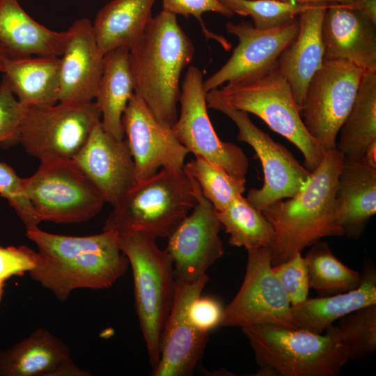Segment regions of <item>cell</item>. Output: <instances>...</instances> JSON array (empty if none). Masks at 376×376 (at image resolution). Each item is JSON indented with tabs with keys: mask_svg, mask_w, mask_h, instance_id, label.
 Returning a JSON list of instances; mask_svg holds the SVG:
<instances>
[{
	"mask_svg": "<svg viewBox=\"0 0 376 376\" xmlns=\"http://www.w3.org/2000/svg\"><path fill=\"white\" fill-rule=\"evenodd\" d=\"M25 235L38 247L36 265L28 272L30 277L61 301L77 289L111 287L128 267L118 235L113 230L68 236L36 227L26 230Z\"/></svg>",
	"mask_w": 376,
	"mask_h": 376,
	"instance_id": "1",
	"label": "cell"
},
{
	"mask_svg": "<svg viewBox=\"0 0 376 376\" xmlns=\"http://www.w3.org/2000/svg\"><path fill=\"white\" fill-rule=\"evenodd\" d=\"M194 46L176 15L162 10L129 51L134 93L162 124L176 122L182 70L191 61Z\"/></svg>",
	"mask_w": 376,
	"mask_h": 376,
	"instance_id": "2",
	"label": "cell"
},
{
	"mask_svg": "<svg viewBox=\"0 0 376 376\" xmlns=\"http://www.w3.org/2000/svg\"><path fill=\"white\" fill-rule=\"evenodd\" d=\"M343 157L336 147L327 150L296 195L262 211L275 233L272 266L301 253L323 237L344 235L335 220V193Z\"/></svg>",
	"mask_w": 376,
	"mask_h": 376,
	"instance_id": "3",
	"label": "cell"
},
{
	"mask_svg": "<svg viewBox=\"0 0 376 376\" xmlns=\"http://www.w3.org/2000/svg\"><path fill=\"white\" fill-rule=\"evenodd\" d=\"M201 188L181 170L162 169L138 181L113 207L103 230L142 231L155 238L168 237L198 202Z\"/></svg>",
	"mask_w": 376,
	"mask_h": 376,
	"instance_id": "4",
	"label": "cell"
},
{
	"mask_svg": "<svg viewBox=\"0 0 376 376\" xmlns=\"http://www.w3.org/2000/svg\"><path fill=\"white\" fill-rule=\"evenodd\" d=\"M260 376H336L350 360L345 345L326 334L260 324L242 327Z\"/></svg>",
	"mask_w": 376,
	"mask_h": 376,
	"instance_id": "5",
	"label": "cell"
},
{
	"mask_svg": "<svg viewBox=\"0 0 376 376\" xmlns=\"http://www.w3.org/2000/svg\"><path fill=\"white\" fill-rule=\"evenodd\" d=\"M118 235L119 247L132 266L136 310L154 369L159 361L161 334L174 297L173 260L166 249L159 248L156 238L146 233Z\"/></svg>",
	"mask_w": 376,
	"mask_h": 376,
	"instance_id": "6",
	"label": "cell"
},
{
	"mask_svg": "<svg viewBox=\"0 0 376 376\" xmlns=\"http://www.w3.org/2000/svg\"><path fill=\"white\" fill-rule=\"evenodd\" d=\"M219 91L234 108L257 116L294 144L309 171L318 166L326 150L308 133L290 86L277 66L255 78L226 83Z\"/></svg>",
	"mask_w": 376,
	"mask_h": 376,
	"instance_id": "7",
	"label": "cell"
},
{
	"mask_svg": "<svg viewBox=\"0 0 376 376\" xmlns=\"http://www.w3.org/2000/svg\"><path fill=\"white\" fill-rule=\"evenodd\" d=\"M25 194L40 221H86L102 210V195L74 159L40 161L36 172L23 178Z\"/></svg>",
	"mask_w": 376,
	"mask_h": 376,
	"instance_id": "8",
	"label": "cell"
},
{
	"mask_svg": "<svg viewBox=\"0 0 376 376\" xmlns=\"http://www.w3.org/2000/svg\"><path fill=\"white\" fill-rule=\"evenodd\" d=\"M100 122L101 111L93 101L26 108L17 143L40 161L73 159Z\"/></svg>",
	"mask_w": 376,
	"mask_h": 376,
	"instance_id": "9",
	"label": "cell"
},
{
	"mask_svg": "<svg viewBox=\"0 0 376 376\" xmlns=\"http://www.w3.org/2000/svg\"><path fill=\"white\" fill-rule=\"evenodd\" d=\"M206 102L207 108L223 113L234 122L238 129L237 140L251 146L261 162L264 183L261 188L249 191L246 198L251 205L262 212L279 200L294 196L303 188L311 172L287 148L258 127L248 113L231 106L218 88L207 92Z\"/></svg>",
	"mask_w": 376,
	"mask_h": 376,
	"instance_id": "10",
	"label": "cell"
},
{
	"mask_svg": "<svg viewBox=\"0 0 376 376\" xmlns=\"http://www.w3.org/2000/svg\"><path fill=\"white\" fill-rule=\"evenodd\" d=\"M363 73L349 61L324 59L308 85L301 118L308 133L325 150L336 147Z\"/></svg>",
	"mask_w": 376,
	"mask_h": 376,
	"instance_id": "11",
	"label": "cell"
},
{
	"mask_svg": "<svg viewBox=\"0 0 376 376\" xmlns=\"http://www.w3.org/2000/svg\"><path fill=\"white\" fill-rule=\"evenodd\" d=\"M206 94L202 72L190 66L180 91V112L172 130L189 152L217 165L236 178L246 179L248 157L238 146L218 136L208 116Z\"/></svg>",
	"mask_w": 376,
	"mask_h": 376,
	"instance_id": "12",
	"label": "cell"
},
{
	"mask_svg": "<svg viewBox=\"0 0 376 376\" xmlns=\"http://www.w3.org/2000/svg\"><path fill=\"white\" fill-rule=\"evenodd\" d=\"M247 252L242 284L224 308L219 327L269 324L297 329L290 301L272 269V249L256 248Z\"/></svg>",
	"mask_w": 376,
	"mask_h": 376,
	"instance_id": "13",
	"label": "cell"
},
{
	"mask_svg": "<svg viewBox=\"0 0 376 376\" xmlns=\"http://www.w3.org/2000/svg\"><path fill=\"white\" fill-rule=\"evenodd\" d=\"M228 33L238 38V45L228 61L215 73L203 81L206 92L217 89L224 83H232L259 77L277 66L284 49L296 37L298 17L284 25L258 29L246 21L226 24Z\"/></svg>",
	"mask_w": 376,
	"mask_h": 376,
	"instance_id": "14",
	"label": "cell"
},
{
	"mask_svg": "<svg viewBox=\"0 0 376 376\" xmlns=\"http://www.w3.org/2000/svg\"><path fill=\"white\" fill-rule=\"evenodd\" d=\"M222 228L217 210L201 189L192 212L168 237L166 250L173 260L175 279L195 281L223 256Z\"/></svg>",
	"mask_w": 376,
	"mask_h": 376,
	"instance_id": "15",
	"label": "cell"
},
{
	"mask_svg": "<svg viewBox=\"0 0 376 376\" xmlns=\"http://www.w3.org/2000/svg\"><path fill=\"white\" fill-rule=\"evenodd\" d=\"M208 280L206 274L192 282L175 279L172 306L160 338L159 361L152 375L189 376L194 373L208 334L193 325L188 309L191 302L201 296Z\"/></svg>",
	"mask_w": 376,
	"mask_h": 376,
	"instance_id": "16",
	"label": "cell"
},
{
	"mask_svg": "<svg viewBox=\"0 0 376 376\" xmlns=\"http://www.w3.org/2000/svg\"><path fill=\"white\" fill-rule=\"evenodd\" d=\"M122 123L137 182L152 176L160 168L183 169L189 151L178 141L172 127L158 121L136 93L127 105Z\"/></svg>",
	"mask_w": 376,
	"mask_h": 376,
	"instance_id": "17",
	"label": "cell"
},
{
	"mask_svg": "<svg viewBox=\"0 0 376 376\" xmlns=\"http://www.w3.org/2000/svg\"><path fill=\"white\" fill-rule=\"evenodd\" d=\"M102 195L115 206L137 182L134 159L126 140L106 132L99 123L73 159Z\"/></svg>",
	"mask_w": 376,
	"mask_h": 376,
	"instance_id": "18",
	"label": "cell"
},
{
	"mask_svg": "<svg viewBox=\"0 0 376 376\" xmlns=\"http://www.w3.org/2000/svg\"><path fill=\"white\" fill-rule=\"evenodd\" d=\"M322 37L324 59L347 61L363 72L376 71V24L352 4L329 3Z\"/></svg>",
	"mask_w": 376,
	"mask_h": 376,
	"instance_id": "19",
	"label": "cell"
},
{
	"mask_svg": "<svg viewBox=\"0 0 376 376\" xmlns=\"http://www.w3.org/2000/svg\"><path fill=\"white\" fill-rule=\"evenodd\" d=\"M61 57L58 102H84L95 99L103 71L104 54L100 50L92 22L76 19Z\"/></svg>",
	"mask_w": 376,
	"mask_h": 376,
	"instance_id": "20",
	"label": "cell"
},
{
	"mask_svg": "<svg viewBox=\"0 0 376 376\" xmlns=\"http://www.w3.org/2000/svg\"><path fill=\"white\" fill-rule=\"evenodd\" d=\"M328 4L325 1L312 3L299 15L297 34L277 61V67L288 82L300 112L308 85L324 61L322 24Z\"/></svg>",
	"mask_w": 376,
	"mask_h": 376,
	"instance_id": "21",
	"label": "cell"
},
{
	"mask_svg": "<svg viewBox=\"0 0 376 376\" xmlns=\"http://www.w3.org/2000/svg\"><path fill=\"white\" fill-rule=\"evenodd\" d=\"M72 360L68 347L45 328L0 351V376H88Z\"/></svg>",
	"mask_w": 376,
	"mask_h": 376,
	"instance_id": "22",
	"label": "cell"
},
{
	"mask_svg": "<svg viewBox=\"0 0 376 376\" xmlns=\"http://www.w3.org/2000/svg\"><path fill=\"white\" fill-rule=\"evenodd\" d=\"M376 213V169L363 157L343 156L335 193V220L348 238L357 240Z\"/></svg>",
	"mask_w": 376,
	"mask_h": 376,
	"instance_id": "23",
	"label": "cell"
},
{
	"mask_svg": "<svg viewBox=\"0 0 376 376\" xmlns=\"http://www.w3.org/2000/svg\"><path fill=\"white\" fill-rule=\"evenodd\" d=\"M68 29L56 31L38 23L17 0H0V43L10 57L63 54Z\"/></svg>",
	"mask_w": 376,
	"mask_h": 376,
	"instance_id": "24",
	"label": "cell"
},
{
	"mask_svg": "<svg viewBox=\"0 0 376 376\" xmlns=\"http://www.w3.org/2000/svg\"><path fill=\"white\" fill-rule=\"evenodd\" d=\"M360 284L355 289L328 296L307 298L291 306L292 320L297 329L322 334L340 318L358 309L376 304V269L364 267Z\"/></svg>",
	"mask_w": 376,
	"mask_h": 376,
	"instance_id": "25",
	"label": "cell"
},
{
	"mask_svg": "<svg viewBox=\"0 0 376 376\" xmlns=\"http://www.w3.org/2000/svg\"><path fill=\"white\" fill-rule=\"evenodd\" d=\"M61 57H7L3 74L12 92L25 107L55 104L60 93Z\"/></svg>",
	"mask_w": 376,
	"mask_h": 376,
	"instance_id": "26",
	"label": "cell"
},
{
	"mask_svg": "<svg viewBox=\"0 0 376 376\" xmlns=\"http://www.w3.org/2000/svg\"><path fill=\"white\" fill-rule=\"evenodd\" d=\"M127 47H119L104 54L103 71L95 97L101 111V126L118 140L124 139L123 113L134 93Z\"/></svg>",
	"mask_w": 376,
	"mask_h": 376,
	"instance_id": "27",
	"label": "cell"
},
{
	"mask_svg": "<svg viewBox=\"0 0 376 376\" xmlns=\"http://www.w3.org/2000/svg\"><path fill=\"white\" fill-rule=\"evenodd\" d=\"M156 0H112L97 13L93 24L99 47L105 54L119 47L130 48L143 35Z\"/></svg>",
	"mask_w": 376,
	"mask_h": 376,
	"instance_id": "28",
	"label": "cell"
},
{
	"mask_svg": "<svg viewBox=\"0 0 376 376\" xmlns=\"http://www.w3.org/2000/svg\"><path fill=\"white\" fill-rule=\"evenodd\" d=\"M336 147L343 156L363 157L376 141V71L364 72L354 104L343 122Z\"/></svg>",
	"mask_w": 376,
	"mask_h": 376,
	"instance_id": "29",
	"label": "cell"
},
{
	"mask_svg": "<svg viewBox=\"0 0 376 376\" xmlns=\"http://www.w3.org/2000/svg\"><path fill=\"white\" fill-rule=\"evenodd\" d=\"M217 212L223 228L229 235L231 246L246 250L272 248L275 233L272 224L242 195L234 198L224 209Z\"/></svg>",
	"mask_w": 376,
	"mask_h": 376,
	"instance_id": "30",
	"label": "cell"
},
{
	"mask_svg": "<svg viewBox=\"0 0 376 376\" xmlns=\"http://www.w3.org/2000/svg\"><path fill=\"white\" fill-rule=\"evenodd\" d=\"M310 246L304 258L309 287L320 297L347 292L359 286L361 274L339 260L326 242L319 240Z\"/></svg>",
	"mask_w": 376,
	"mask_h": 376,
	"instance_id": "31",
	"label": "cell"
},
{
	"mask_svg": "<svg viewBox=\"0 0 376 376\" xmlns=\"http://www.w3.org/2000/svg\"><path fill=\"white\" fill-rule=\"evenodd\" d=\"M338 320L324 334L346 347L350 360L373 354L376 350V304L358 309Z\"/></svg>",
	"mask_w": 376,
	"mask_h": 376,
	"instance_id": "32",
	"label": "cell"
},
{
	"mask_svg": "<svg viewBox=\"0 0 376 376\" xmlns=\"http://www.w3.org/2000/svg\"><path fill=\"white\" fill-rule=\"evenodd\" d=\"M183 169L196 180L203 195L217 211L224 209L245 191L246 179L236 178L201 157L195 156Z\"/></svg>",
	"mask_w": 376,
	"mask_h": 376,
	"instance_id": "33",
	"label": "cell"
},
{
	"mask_svg": "<svg viewBox=\"0 0 376 376\" xmlns=\"http://www.w3.org/2000/svg\"><path fill=\"white\" fill-rule=\"evenodd\" d=\"M218 1L233 14L249 16L253 26L258 29H269L288 24L312 3L279 0Z\"/></svg>",
	"mask_w": 376,
	"mask_h": 376,
	"instance_id": "34",
	"label": "cell"
},
{
	"mask_svg": "<svg viewBox=\"0 0 376 376\" xmlns=\"http://www.w3.org/2000/svg\"><path fill=\"white\" fill-rule=\"evenodd\" d=\"M0 196L15 210L26 230L38 227L40 221L25 194L23 178L2 162H0Z\"/></svg>",
	"mask_w": 376,
	"mask_h": 376,
	"instance_id": "35",
	"label": "cell"
},
{
	"mask_svg": "<svg viewBox=\"0 0 376 376\" xmlns=\"http://www.w3.org/2000/svg\"><path fill=\"white\" fill-rule=\"evenodd\" d=\"M301 253H297L287 260L272 267L291 306L307 299L310 288L304 258Z\"/></svg>",
	"mask_w": 376,
	"mask_h": 376,
	"instance_id": "36",
	"label": "cell"
},
{
	"mask_svg": "<svg viewBox=\"0 0 376 376\" xmlns=\"http://www.w3.org/2000/svg\"><path fill=\"white\" fill-rule=\"evenodd\" d=\"M3 77L0 84V143L10 146L17 143L19 126L25 110Z\"/></svg>",
	"mask_w": 376,
	"mask_h": 376,
	"instance_id": "37",
	"label": "cell"
},
{
	"mask_svg": "<svg viewBox=\"0 0 376 376\" xmlns=\"http://www.w3.org/2000/svg\"><path fill=\"white\" fill-rule=\"evenodd\" d=\"M162 1L164 10L175 15L196 17L201 24L206 36L217 40L226 50L230 49V43L223 36L209 32L202 21V15L207 12L217 13L228 17H232L234 15L218 0H162Z\"/></svg>",
	"mask_w": 376,
	"mask_h": 376,
	"instance_id": "38",
	"label": "cell"
},
{
	"mask_svg": "<svg viewBox=\"0 0 376 376\" xmlns=\"http://www.w3.org/2000/svg\"><path fill=\"white\" fill-rule=\"evenodd\" d=\"M36 260L37 252L26 246L5 247L0 244V279L6 281L29 272Z\"/></svg>",
	"mask_w": 376,
	"mask_h": 376,
	"instance_id": "39",
	"label": "cell"
},
{
	"mask_svg": "<svg viewBox=\"0 0 376 376\" xmlns=\"http://www.w3.org/2000/svg\"><path fill=\"white\" fill-rule=\"evenodd\" d=\"M224 308L216 299L199 296L189 304L188 315L196 329L208 334L220 326Z\"/></svg>",
	"mask_w": 376,
	"mask_h": 376,
	"instance_id": "40",
	"label": "cell"
},
{
	"mask_svg": "<svg viewBox=\"0 0 376 376\" xmlns=\"http://www.w3.org/2000/svg\"><path fill=\"white\" fill-rule=\"evenodd\" d=\"M352 6L376 24V0H359Z\"/></svg>",
	"mask_w": 376,
	"mask_h": 376,
	"instance_id": "41",
	"label": "cell"
},
{
	"mask_svg": "<svg viewBox=\"0 0 376 376\" xmlns=\"http://www.w3.org/2000/svg\"><path fill=\"white\" fill-rule=\"evenodd\" d=\"M363 158L370 166L376 169V141L367 147Z\"/></svg>",
	"mask_w": 376,
	"mask_h": 376,
	"instance_id": "42",
	"label": "cell"
},
{
	"mask_svg": "<svg viewBox=\"0 0 376 376\" xmlns=\"http://www.w3.org/2000/svg\"><path fill=\"white\" fill-rule=\"evenodd\" d=\"M283 1H293L299 3H310L314 2L325 1L328 3H336L340 4H353L359 0H279Z\"/></svg>",
	"mask_w": 376,
	"mask_h": 376,
	"instance_id": "43",
	"label": "cell"
},
{
	"mask_svg": "<svg viewBox=\"0 0 376 376\" xmlns=\"http://www.w3.org/2000/svg\"><path fill=\"white\" fill-rule=\"evenodd\" d=\"M8 54L2 44L0 43V72L3 71L6 59Z\"/></svg>",
	"mask_w": 376,
	"mask_h": 376,
	"instance_id": "44",
	"label": "cell"
},
{
	"mask_svg": "<svg viewBox=\"0 0 376 376\" xmlns=\"http://www.w3.org/2000/svg\"><path fill=\"white\" fill-rule=\"evenodd\" d=\"M4 282L5 281L0 279V302L3 294Z\"/></svg>",
	"mask_w": 376,
	"mask_h": 376,
	"instance_id": "45",
	"label": "cell"
}]
</instances>
